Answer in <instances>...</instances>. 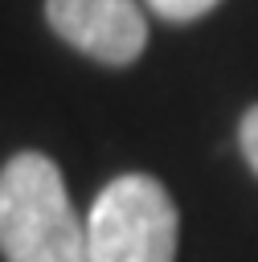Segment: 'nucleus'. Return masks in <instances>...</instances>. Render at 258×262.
<instances>
[{
  "instance_id": "39448f33",
  "label": "nucleus",
  "mask_w": 258,
  "mask_h": 262,
  "mask_svg": "<svg viewBox=\"0 0 258 262\" xmlns=\"http://www.w3.org/2000/svg\"><path fill=\"white\" fill-rule=\"evenodd\" d=\"M238 147H242V160L250 164V172L258 176V102H250L238 119Z\"/></svg>"
},
{
  "instance_id": "f257e3e1",
  "label": "nucleus",
  "mask_w": 258,
  "mask_h": 262,
  "mask_svg": "<svg viewBox=\"0 0 258 262\" xmlns=\"http://www.w3.org/2000/svg\"><path fill=\"white\" fill-rule=\"evenodd\" d=\"M0 258L90 262L86 225L74 213L57 160L45 151L29 147L0 164Z\"/></svg>"
},
{
  "instance_id": "f03ea898",
  "label": "nucleus",
  "mask_w": 258,
  "mask_h": 262,
  "mask_svg": "<svg viewBox=\"0 0 258 262\" xmlns=\"http://www.w3.org/2000/svg\"><path fill=\"white\" fill-rule=\"evenodd\" d=\"M90 262H176L180 209L152 172L106 180L86 213Z\"/></svg>"
},
{
  "instance_id": "20e7f679",
  "label": "nucleus",
  "mask_w": 258,
  "mask_h": 262,
  "mask_svg": "<svg viewBox=\"0 0 258 262\" xmlns=\"http://www.w3.org/2000/svg\"><path fill=\"white\" fill-rule=\"evenodd\" d=\"M217 4L221 0H147V8L168 25H192V20L209 16Z\"/></svg>"
},
{
  "instance_id": "7ed1b4c3",
  "label": "nucleus",
  "mask_w": 258,
  "mask_h": 262,
  "mask_svg": "<svg viewBox=\"0 0 258 262\" xmlns=\"http://www.w3.org/2000/svg\"><path fill=\"white\" fill-rule=\"evenodd\" d=\"M49 29L82 57L127 70L147 49V16L135 0H45Z\"/></svg>"
}]
</instances>
